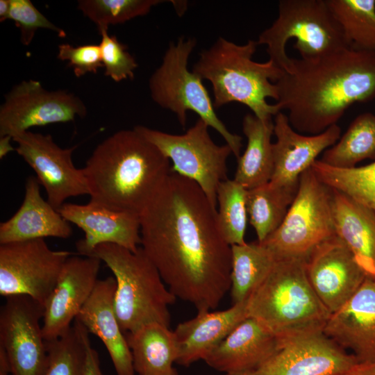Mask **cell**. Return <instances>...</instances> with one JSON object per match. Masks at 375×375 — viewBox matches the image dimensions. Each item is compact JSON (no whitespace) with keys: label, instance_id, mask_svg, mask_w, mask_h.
I'll use <instances>...</instances> for the list:
<instances>
[{"label":"cell","instance_id":"obj_40","mask_svg":"<svg viewBox=\"0 0 375 375\" xmlns=\"http://www.w3.org/2000/svg\"><path fill=\"white\" fill-rule=\"evenodd\" d=\"M338 375H375V362H358Z\"/></svg>","mask_w":375,"mask_h":375},{"label":"cell","instance_id":"obj_14","mask_svg":"<svg viewBox=\"0 0 375 375\" xmlns=\"http://www.w3.org/2000/svg\"><path fill=\"white\" fill-rule=\"evenodd\" d=\"M12 140L17 144V153L34 170L46 191L47 201L56 210L69 197L89 194L83 169L76 168L72 162L76 147L61 148L51 135L29 131Z\"/></svg>","mask_w":375,"mask_h":375},{"label":"cell","instance_id":"obj_38","mask_svg":"<svg viewBox=\"0 0 375 375\" xmlns=\"http://www.w3.org/2000/svg\"><path fill=\"white\" fill-rule=\"evenodd\" d=\"M58 58L67 60L74 75L81 77L88 73L96 74L103 67L99 44H84L74 47L67 43L58 46Z\"/></svg>","mask_w":375,"mask_h":375},{"label":"cell","instance_id":"obj_32","mask_svg":"<svg viewBox=\"0 0 375 375\" xmlns=\"http://www.w3.org/2000/svg\"><path fill=\"white\" fill-rule=\"evenodd\" d=\"M311 168L324 184L344 193L375 212V161L365 166L341 169L316 160Z\"/></svg>","mask_w":375,"mask_h":375},{"label":"cell","instance_id":"obj_19","mask_svg":"<svg viewBox=\"0 0 375 375\" xmlns=\"http://www.w3.org/2000/svg\"><path fill=\"white\" fill-rule=\"evenodd\" d=\"M58 211L85 233L76 242L81 256L88 255L101 244H115L133 252L141 243L140 215L114 210L92 201L86 204L65 203Z\"/></svg>","mask_w":375,"mask_h":375},{"label":"cell","instance_id":"obj_18","mask_svg":"<svg viewBox=\"0 0 375 375\" xmlns=\"http://www.w3.org/2000/svg\"><path fill=\"white\" fill-rule=\"evenodd\" d=\"M341 129L336 124L324 132L304 135L297 132L281 111L275 115L273 143L274 170L270 181L280 188L298 190L301 174L310 168L324 150L340 138Z\"/></svg>","mask_w":375,"mask_h":375},{"label":"cell","instance_id":"obj_11","mask_svg":"<svg viewBox=\"0 0 375 375\" xmlns=\"http://www.w3.org/2000/svg\"><path fill=\"white\" fill-rule=\"evenodd\" d=\"M72 255L51 249L44 239L0 244V295H26L43 307Z\"/></svg>","mask_w":375,"mask_h":375},{"label":"cell","instance_id":"obj_5","mask_svg":"<svg viewBox=\"0 0 375 375\" xmlns=\"http://www.w3.org/2000/svg\"><path fill=\"white\" fill-rule=\"evenodd\" d=\"M248 317L280 341L323 331L331 312L312 288L306 260H277L247 299Z\"/></svg>","mask_w":375,"mask_h":375},{"label":"cell","instance_id":"obj_8","mask_svg":"<svg viewBox=\"0 0 375 375\" xmlns=\"http://www.w3.org/2000/svg\"><path fill=\"white\" fill-rule=\"evenodd\" d=\"M292 38L301 58L322 56L349 48L326 0L279 1L277 18L260 34L257 42L267 46L269 59L283 69L290 59L286 44Z\"/></svg>","mask_w":375,"mask_h":375},{"label":"cell","instance_id":"obj_28","mask_svg":"<svg viewBox=\"0 0 375 375\" xmlns=\"http://www.w3.org/2000/svg\"><path fill=\"white\" fill-rule=\"evenodd\" d=\"M276 261L270 251L258 241L232 245L229 291L233 304L247 300Z\"/></svg>","mask_w":375,"mask_h":375},{"label":"cell","instance_id":"obj_9","mask_svg":"<svg viewBox=\"0 0 375 375\" xmlns=\"http://www.w3.org/2000/svg\"><path fill=\"white\" fill-rule=\"evenodd\" d=\"M331 199L332 189L310 167L300 176L297 194L281 226L260 243L276 260L306 261L319 244L336 235Z\"/></svg>","mask_w":375,"mask_h":375},{"label":"cell","instance_id":"obj_42","mask_svg":"<svg viewBox=\"0 0 375 375\" xmlns=\"http://www.w3.org/2000/svg\"><path fill=\"white\" fill-rule=\"evenodd\" d=\"M10 10V0H0V22L8 19Z\"/></svg>","mask_w":375,"mask_h":375},{"label":"cell","instance_id":"obj_4","mask_svg":"<svg viewBox=\"0 0 375 375\" xmlns=\"http://www.w3.org/2000/svg\"><path fill=\"white\" fill-rule=\"evenodd\" d=\"M258 45L254 40L240 45L219 37L211 47L201 52L192 72L210 82L215 108L238 102L262 120L272 119L281 111L276 103L269 104L267 99L277 101L275 83L283 70L269 59L265 62L254 61L252 58Z\"/></svg>","mask_w":375,"mask_h":375},{"label":"cell","instance_id":"obj_35","mask_svg":"<svg viewBox=\"0 0 375 375\" xmlns=\"http://www.w3.org/2000/svg\"><path fill=\"white\" fill-rule=\"evenodd\" d=\"M160 0H80L77 8L93 22L99 33L110 25L123 24L144 16Z\"/></svg>","mask_w":375,"mask_h":375},{"label":"cell","instance_id":"obj_16","mask_svg":"<svg viewBox=\"0 0 375 375\" xmlns=\"http://www.w3.org/2000/svg\"><path fill=\"white\" fill-rule=\"evenodd\" d=\"M306 272L312 288L331 313L343 306L367 276L337 235L312 251L306 261Z\"/></svg>","mask_w":375,"mask_h":375},{"label":"cell","instance_id":"obj_24","mask_svg":"<svg viewBox=\"0 0 375 375\" xmlns=\"http://www.w3.org/2000/svg\"><path fill=\"white\" fill-rule=\"evenodd\" d=\"M40 185L35 176L26 179L21 206L0 224V244L48 237L66 239L72 235L69 222L42 198Z\"/></svg>","mask_w":375,"mask_h":375},{"label":"cell","instance_id":"obj_30","mask_svg":"<svg viewBox=\"0 0 375 375\" xmlns=\"http://www.w3.org/2000/svg\"><path fill=\"white\" fill-rule=\"evenodd\" d=\"M375 159V115L364 112L351 123L340 140L319 160L330 167L349 169L365 159Z\"/></svg>","mask_w":375,"mask_h":375},{"label":"cell","instance_id":"obj_41","mask_svg":"<svg viewBox=\"0 0 375 375\" xmlns=\"http://www.w3.org/2000/svg\"><path fill=\"white\" fill-rule=\"evenodd\" d=\"M12 138L9 135L0 136V158L2 159L8 153L15 150L10 142Z\"/></svg>","mask_w":375,"mask_h":375},{"label":"cell","instance_id":"obj_13","mask_svg":"<svg viewBox=\"0 0 375 375\" xmlns=\"http://www.w3.org/2000/svg\"><path fill=\"white\" fill-rule=\"evenodd\" d=\"M44 307L26 295L6 297L0 310V348L11 375H44L48 355L41 321Z\"/></svg>","mask_w":375,"mask_h":375},{"label":"cell","instance_id":"obj_12","mask_svg":"<svg viewBox=\"0 0 375 375\" xmlns=\"http://www.w3.org/2000/svg\"><path fill=\"white\" fill-rule=\"evenodd\" d=\"M87 108L74 93L47 90L38 81H22L5 95L0 107V136L12 138L30 128L84 117Z\"/></svg>","mask_w":375,"mask_h":375},{"label":"cell","instance_id":"obj_29","mask_svg":"<svg viewBox=\"0 0 375 375\" xmlns=\"http://www.w3.org/2000/svg\"><path fill=\"white\" fill-rule=\"evenodd\" d=\"M297 190L269 183L247 190V210L259 242H263L283 222Z\"/></svg>","mask_w":375,"mask_h":375},{"label":"cell","instance_id":"obj_43","mask_svg":"<svg viewBox=\"0 0 375 375\" xmlns=\"http://www.w3.org/2000/svg\"><path fill=\"white\" fill-rule=\"evenodd\" d=\"M0 375H11L9 364L4 358L0 360Z\"/></svg>","mask_w":375,"mask_h":375},{"label":"cell","instance_id":"obj_10","mask_svg":"<svg viewBox=\"0 0 375 375\" xmlns=\"http://www.w3.org/2000/svg\"><path fill=\"white\" fill-rule=\"evenodd\" d=\"M208 127L199 118L181 135L144 126L133 128L172 161V172L194 181L217 208V188L222 181L228 179L227 159L233 153L228 144L219 146L212 141Z\"/></svg>","mask_w":375,"mask_h":375},{"label":"cell","instance_id":"obj_36","mask_svg":"<svg viewBox=\"0 0 375 375\" xmlns=\"http://www.w3.org/2000/svg\"><path fill=\"white\" fill-rule=\"evenodd\" d=\"M99 34L101 37L99 46L105 76L115 82L133 78L138 63L126 50V46L119 42L115 35H110L107 29L102 30Z\"/></svg>","mask_w":375,"mask_h":375},{"label":"cell","instance_id":"obj_33","mask_svg":"<svg viewBox=\"0 0 375 375\" xmlns=\"http://www.w3.org/2000/svg\"><path fill=\"white\" fill-rule=\"evenodd\" d=\"M89 332L76 319L60 337L46 341L48 361L44 375H84Z\"/></svg>","mask_w":375,"mask_h":375},{"label":"cell","instance_id":"obj_23","mask_svg":"<svg viewBox=\"0 0 375 375\" xmlns=\"http://www.w3.org/2000/svg\"><path fill=\"white\" fill-rule=\"evenodd\" d=\"M248 317L247 300L228 309L197 312L174 331L178 347L176 363L189 367L204 360L240 322Z\"/></svg>","mask_w":375,"mask_h":375},{"label":"cell","instance_id":"obj_31","mask_svg":"<svg viewBox=\"0 0 375 375\" xmlns=\"http://www.w3.org/2000/svg\"><path fill=\"white\" fill-rule=\"evenodd\" d=\"M347 47L375 52V0H326Z\"/></svg>","mask_w":375,"mask_h":375},{"label":"cell","instance_id":"obj_22","mask_svg":"<svg viewBox=\"0 0 375 375\" xmlns=\"http://www.w3.org/2000/svg\"><path fill=\"white\" fill-rule=\"evenodd\" d=\"M115 290L114 276L99 279L75 319L101 340L117 375H135L131 352L115 311Z\"/></svg>","mask_w":375,"mask_h":375},{"label":"cell","instance_id":"obj_20","mask_svg":"<svg viewBox=\"0 0 375 375\" xmlns=\"http://www.w3.org/2000/svg\"><path fill=\"white\" fill-rule=\"evenodd\" d=\"M323 332L358 362H375V278L367 276L356 292L331 314Z\"/></svg>","mask_w":375,"mask_h":375},{"label":"cell","instance_id":"obj_25","mask_svg":"<svg viewBox=\"0 0 375 375\" xmlns=\"http://www.w3.org/2000/svg\"><path fill=\"white\" fill-rule=\"evenodd\" d=\"M331 189L335 233L367 276L375 278V212L344 193Z\"/></svg>","mask_w":375,"mask_h":375},{"label":"cell","instance_id":"obj_44","mask_svg":"<svg viewBox=\"0 0 375 375\" xmlns=\"http://www.w3.org/2000/svg\"><path fill=\"white\" fill-rule=\"evenodd\" d=\"M226 375H251V372L241 373V374H226Z\"/></svg>","mask_w":375,"mask_h":375},{"label":"cell","instance_id":"obj_21","mask_svg":"<svg viewBox=\"0 0 375 375\" xmlns=\"http://www.w3.org/2000/svg\"><path fill=\"white\" fill-rule=\"evenodd\" d=\"M280 340L255 319L240 322L203 360L210 367L226 374L258 369L279 349Z\"/></svg>","mask_w":375,"mask_h":375},{"label":"cell","instance_id":"obj_1","mask_svg":"<svg viewBox=\"0 0 375 375\" xmlns=\"http://www.w3.org/2000/svg\"><path fill=\"white\" fill-rule=\"evenodd\" d=\"M217 208L193 181L172 171L140 214L141 248L176 297L215 309L231 288V246Z\"/></svg>","mask_w":375,"mask_h":375},{"label":"cell","instance_id":"obj_17","mask_svg":"<svg viewBox=\"0 0 375 375\" xmlns=\"http://www.w3.org/2000/svg\"><path fill=\"white\" fill-rule=\"evenodd\" d=\"M101 260L94 256H70L44 306L42 334L45 341L67 331L90 297L98 279Z\"/></svg>","mask_w":375,"mask_h":375},{"label":"cell","instance_id":"obj_7","mask_svg":"<svg viewBox=\"0 0 375 375\" xmlns=\"http://www.w3.org/2000/svg\"><path fill=\"white\" fill-rule=\"evenodd\" d=\"M196 43L194 39L183 36L176 44L169 43L161 65L149 78L151 97L158 106L174 112L183 127L186 124L187 112H194L223 137L238 159L240 156L242 137L227 129L216 115L202 79L188 68Z\"/></svg>","mask_w":375,"mask_h":375},{"label":"cell","instance_id":"obj_6","mask_svg":"<svg viewBox=\"0 0 375 375\" xmlns=\"http://www.w3.org/2000/svg\"><path fill=\"white\" fill-rule=\"evenodd\" d=\"M87 256L104 262L114 275V308L124 334L152 322L169 327V306L176 298L140 247L133 252L115 244H101Z\"/></svg>","mask_w":375,"mask_h":375},{"label":"cell","instance_id":"obj_27","mask_svg":"<svg viewBox=\"0 0 375 375\" xmlns=\"http://www.w3.org/2000/svg\"><path fill=\"white\" fill-rule=\"evenodd\" d=\"M242 131L247 139L244 153L238 158L234 181L250 190L269 183L274 170V122L262 120L253 114H247L242 120Z\"/></svg>","mask_w":375,"mask_h":375},{"label":"cell","instance_id":"obj_34","mask_svg":"<svg viewBox=\"0 0 375 375\" xmlns=\"http://www.w3.org/2000/svg\"><path fill=\"white\" fill-rule=\"evenodd\" d=\"M247 193V190L233 179L222 181L217 188V223L223 238L231 246L246 243Z\"/></svg>","mask_w":375,"mask_h":375},{"label":"cell","instance_id":"obj_37","mask_svg":"<svg viewBox=\"0 0 375 375\" xmlns=\"http://www.w3.org/2000/svg\"><path fill=\"white\" fill-rule=\"evenodd\" d=\"M8 19L19 29L20 41L26 46L31 43L40 28L53 31L61 38L66 36L65 31L51 22L30 0H10Z\"/></svg>","mask_w":375,"mask_h":375},{"label":"cell","instance_id":"obj_3","mask_svg":"<svg viewBox=\"0 0 375 375\" xmlns=\"http://www.w3.org/2000/svg\"><path fill=\"white\" fill-rule=\"evenodd\" d=\"M90 201L140 214L171 172L169 160L134 128L110 135L82 168Z\"/></svg>","mask_w":375,"mask_h":375},{"label":"cell","instance_id":"obj_2","mask_svg":"<svg viewBox=\"0 0 375 375\" xmlns=\"http://www.w3.org/2000/svg\"><path fill=\"white\" fill-rule=\"evenodd\" d=\"M275 83L276 103L295 131L319 134L349 106L375 97V52L349 48L322 56L290 58Z\"/></svg>","mask_w":375,"mask_h":375},{"label":"cell","instance_id":"obj_39","mask_svg":"<svg viewBox=\"0 0 375 375\" xmlns=\"http://www.w3.org/2000/svg\"><path fill=\"white\" fill-rule=\"evenodd\" d=\"M84 375H104L101 369L99 354L92 346L90 338L86 343Z\"/></svg>","mask_w":375,"mask_h":375},{"label":"cell","instance_id":"obj_15","mask_svg":"<svg viewBox=\"0 0 375 375\" xmlns=\"http://www.w3.org/2000/svg\"><path fill=\"white\" fill-rule=\"evenodd\" d=\"M358 362L318 331L280 341L278 351L251 375H338Z\"/></svg>","mask_w":375,"mask_h":375},{"label":"cell","instance_id":"obj_26","mask_svg":"<svg viewBox=\"0 0 375 375\" xmlns=\"http://www.w3.org/2000/svg\"><path fill=\"white\" fill-rule=\"evenodd\" d=\"M138 375H178L174 364L178 347L174 331L157 322L125 333Z\"/></svg>","mask_w":375,"mask_h":375}]
</instances>
